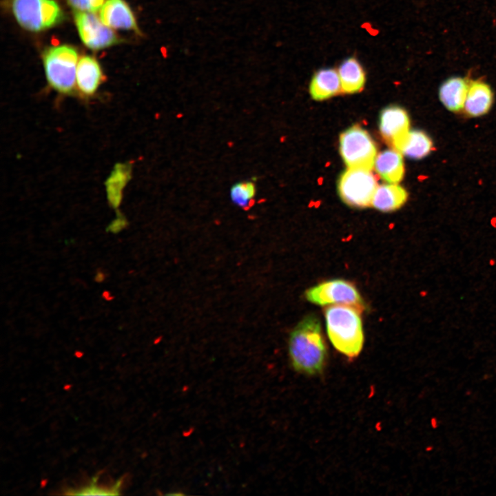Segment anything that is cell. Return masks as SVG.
<instances>
[{"instance_id":"obj_1","label":"cell","mask_w":496,"mask_h":496,"mask_svg":"<svg viewBox=\"0 0 496 496\" xmlns=\"http://www.w3.org/2000/svg\"><path fill=\"white\" fill-rule=\"evenodd\" d=\"M288 349L291 364L296 371L314 375L323 371L327 349L316 316H305L293 328L289 335Z\"/></svg>"},{"instance_id":"obj_2","label":"cell","mask_w":496,"mask_h":496,"mask_svg":"<svg viewBox=\"0 0 496 496\" xmlns=\"http://www.w3.org/2000/svg\"><path fill=\"white\" fill-rule=\"evenodd\" d=\"M361 311L347 305H333L324 311L327 331L333 346L349 358L360 353L364 343Z\"/></svg>"},{"instance_id":"obj_3","label":"cell","mask_w":496,"mask_h":496,"mask_svg":"<svg viewBox=\"0 0 496 496\" xmlns=\"http://www.w3.org/2000/svg\"><path fill=\"white\" fill-rule=\"evenodd\" d=\"M43 61L51 87L61 94H72L78 63L76 50L68 45L50 47L44 52Z\"/></svg>"},{"instance_id":"obj_4","label":"cell","mask_w":496,"mask_h":496,"mask_svg":"<svg viewBox=\"0 0 496 496\" xmlns=\"http://www.w3.org/2000/svg\"><path fill=\"white\" fill-rule=\"evenodd\" d=\"M11 9L18 23L32 32L52 28L64 19L61 8L54 0H12Z\"/></svg>"},{"instance_id":"obj_5","label":"cell","mask_w":496,"mask_h":496,"mask_svg":"<svg viewBox=\"0 0 496 496\" xmlns=\"http://www.w3.org/2000/svg\"><path fill=\"white\" fill-rule=\"evenodd\" d=\"M340 151L348 168L371 170L377 156L374 141L364 129L353 125L340 137Z\"/></svg>"},{"instance_id":"obj_6","label":"cell","mask_w":496,"mask_h":496,"mask_svg":"<svg viewBox=\"0 0 496 496\" xmlns=\"http://www.w3.org/2000/svg\"><path fill=\"white\" fill-rule=\"evenodd\" d=\"M371 171L348 168L341 174L338 190L344 203L355 208H365L372 205L378 185Z\"/></svg>"},{"instance_id":"obj_7","label":"cell","mask_w":496,"mask_h":496,"mask_svg":"<svg viewBox=\"0 0 496 496\" xmlns=\"http://www.w3.org/2000/svg\"><path fill=\"white\" fill-rule=\"evenodd\" d=\"M305 298L310 302L320 306L347 305L361 312L365 309L364 302L355 286L342 279L319 283L306 291Z\"/></svg>"},{"instance_id":"obj_8","label":"cell","mask_w":496,"mask_h":496,"mask_svg":"<svg viewBox=\"0 0 496 496\" xmlns=\"http://www.w3.org/2000/svg\"><path fill=\"white\" fill-rule=\"evenodd\" d=\"M74 17L79 37L87 48L101 50L120 41L111 28L93 12L74 10Z\"/></svg>"},{"instance_id":"obj_9","label":"cell","mask_w":496,"mask_h":496,"mask_svg":"<svg viewBox=\"0 0 496 496\" xmlns=\"http://www.w3.org/2000/svg\"><path fill=\"white\" fill-rule=\"evenodd\" d=\"M100 19L111 28L132 30L141 34L136 18L123 0H107L100 9Z\"/></svg>"},{"instance_id":"obj_10","label":"cell","mask_w":496,"mask_h":496,"mask_svg":"<svg viewBox=\"0 0 496 496\" xmlns=\"http://www.w3.org/2000/svg\"><path fill=\"white\" fill-rule=\"evenodd\" d=\"M407 112L398 106L386 107L380 114V130L384 141L391 147L409 130Z\"/></svg>"},{"instance_id":"obj_11","label":"cell","mask_w":496,"mask_h":496,"mask_svg":"<svg viewBox=\"0 0 496 496\" xmlns=\"http://www.w3.org/2000/svg\"><path fill=\"white\" fill-rule=\"evenodd\" d=\"M103 76L98 61L90 56H82L77 63L76 85L81 94L92 96L103 81Z\"/></svg>"},{"instance_id":"obj_12","label":"cell","mask_w":496,"mask_h":496,"mask_svg":"<svg viewBox=\"0 0 496 496\" xmlns=\"http://www.w3.org/2000/svg\"><path fill=\"white\" fill-rule=\"evenodd\" d=\"M342 92L338 70L325 68L318 70L309 84V93L316 101L329 99Z\"/></svg>"},{"instance_id":"obj_13","label":"cell","mask_w":496,"mask_h":496,"mask_svg":"<svg viewBox=\"0 0 496 496\" xmlns=\"http://www.w3.org/2000/svg\"><path fill=\"white\" fill-rule=\"evenodd\" d=\"M493 101V94L490 86L481 81L469 83L464 110L471 116H479L486 114Z\"/></svg>"},{"instance_id":"obj_14","label":"cell","mask_w":496,"mask_h":496,"mask_svg":"<svg viewBox=\"0 0 496 496\" xmlns=\"http://www.w3.org/2000/svg\"><path fill=\"white\" fill-rule=\"evenodd\" d=\"M392 147L411 158L421 159L431 152L433 142L425 132L409 130L398 139Z\"/></svg>"},{"instance_id":"obj_15","label":"cell","mask_w":496,"mask_h":496,"mask_svg":"<svg viewBox=\"0 0 496 496\" xmlns=\"http://www.w3.org/2000/svg\"><path fill=\"white\" fill-rule=\"evenodd\" d=\"M374 168L384 181L398 183L404 174L402 154L393 148L382 152L376 156Z\"/></svg>"},{"instance_id":"obj_16","label":"cell","mask_w":496,"mask_h":496,"mask_svg":"<svg viewBox=\"0 0 496 496\" xmlns=\"http://www.w3.org/2000/svg\"><path fill=\"white\" fill-rule=\"evenodd\" d=\"M338 72L343 93L354 94L362 90L366 82V74L355 57L345 59L340 63Z\"/></svg>"},{"instance_id":"obj_17","label":"cell","mask_w":496,"mask_h":496,"mask_svg":"<svg viewBox=\"0 0 496 496\" xmlns=\"http://www.w3.org/2000/svg\"><path fill=\"white\" fill-rule=\"evenodd\" d=\"M469 82L464 78L455 76L445 81L439 90L442 104L450 111L458 112L464 107Z\"/></svg>"},{"instance_id":"obj_18","label":"cell","mask_w":496,"mask_h":496,"mask_svg":"<svg viewBox=\"0 0 496 496\" xmlns=\"http://www.w3.org/2000/svg\"><path fill=\"white\" fill-rule=\"evenodd\" d=\"M407 198L406 189L397 183L383 184L378 186L371 205L382 211H393L400 209Z\"/></svg>"},{"instance_id":"obj_19","label":"cell","mask_w":496,"mask_h":496,"mask_svg":"<svg viewBox=\"0 0 496 496\" xmlns=\"http://www.w3.org/2000/svg\"><path fill=\"white\" fill-rule=\"evenodd\" d=\"M256 194V186L253 180L235 183L230 189L231 201L240 208L247 209L253 204Z\"/></svg>"},{"instance_id":"obj_20","label":"cell","mask_w":496,"mask_h":496,"mask_svg":"<svg viewBox=\"0 0 496 496\" xmlns=\"http://www.w3.org/2000/svg\"><path fill=\"white\" fill-rule=\"evenodd\" d=\"M105 0H68L69 4L76 11L94 12L100 10Z\"/></svg>"},{"instance_id":"obj_21","label":"cell","mask_w":496,"mask_h":496,"mask_svg":"<svg viewBox=\"0 0 496 496\" xmlns=\"http://www.w3.org/2000/svg\"><path fill=\"white\" fill-rule=\"evenodd\" d=\"M121 484L120 482H118L117 484L114 486V487L112 488L111 489H105V488H99L96 486H94V483L91 484L90 486L85 487L84 488H82L81 490L79 491H76L74 493H72V495H118V490ZM71 494V495H72Z\"/></svg>"},{"instance_id":"obj_22","label":"cell","mask_w":496,"mask_h":496,"mask_svg":"<svg viewBox=\"0 0 496 496\" xmlns=\"http://www.w3.org/2000/svg\"><path fill=\"white\" fill-rule=\"evenodd\" d=\"M127 222L122 216L118 215V218L112 221L107 227L106 231L113 234H118L125 229Z\"/></svg>"},{"instance_id":"obj_23","label":"cell","mask_w":496,"mask_h":496,"mask_svg":"<svg viewBox=\"0 0 496 496\" xmlns=\"http://www.w3.org/2000/svg\"><path fill=\"white\" fill-rule=\"evenodd\" d=\"M105 279V274L101 271H98L95 275L94 280L97 282H101Z\"/></svg>"},{"instance_id":"obj_24","label":"cell","mask_w":496,"mask_h":496,"mask_svg":"<svg viewBox=\"0 0 496 496\" xmlns=\"http://www.w3.org/2000/svg\"><path fill=\"white\" fill-rule=\"evenodd\" d=\"M103 297L107 300H111V298H110V297H111V296L108 291H104L103 294Z\"/></svg>"}]
</instances>
